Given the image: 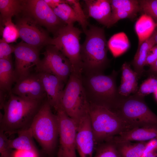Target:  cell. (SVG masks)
<instances>
[{"label":"cell","mask_w":157,"mask_h":157,"mask_svg":"<svg viewBox=\"0 0 157 157\" xmlns=\"http://www.w3.org/2000/svg\"><path fill=\"white\" fill-rule=\"evenodd\" d=\"M0 115V130L11 135L30 128L44 100L26 99L11 92Z\"/></svg>","instance_id":"obj_1"},{"label":"cell","mask_w":157,"mask_h":157,"mask_svg":"<svg viewBox=\"0 0 157 157\" xmlns=\"http://www.w3.org/2000/svg\"><path fill=\"white\" fill-rule=\"evenodd\" d=\"M89 26L84 32L85 40L81 45L82 73H103L108 63V42L104 30L94 25Z\"/></svg>","instance_id":"obj_2"},{"label":"cell","mask_w":157,"mask_h":157,"mask_svg":"<svg viewBox=\"0 0 157 157\" xmlns=\"http://www.w3.org/2000/svg\"><path fill=\"white\" fill-rule=\"evenodd\" d=\"M46 98L35 115L30 127L32 135L47 157H52L59 137V124L56 114Z\"/></svg>","instance_id":"obj_3"},{"label":"cell","mask_w":157,"mask_h":157,"mask_svg":"<svg viewBox=\"0 0 157 157\" xmlns=\"http://www.w3.org/2000/svg\"><path fill=\"white\" fill-rule=\"evenodd\" d=\"M116 73L106 75L103 73H82L81 80L90 104L112 109L120 97L116 83Z\"/></svg>","instance_id":"obj_4"},{"label":"cell","mask_w":157,"mask_h":157,"mask_svg":"<svg viewBox=\"0 0 157 157\" xmlns=\"http://www.w3.org/2000/svg\"><path fill=\"white\" fill-rule=\"evenodd\" d=\"M89 104V114L95 144L109 140L135 128L107 108Z\"/></svg>","instance_id":"obj_5"},{"label":"cell","mask_w":157,"mask_h":157,"mask_svg":"<svg viewBox=\"0 0 157 157\" xmlns=\"http://www.w3.org/2000/svg\"><path fill=\"white\" fill-rule=\"evenodd\" d=\"M111 110L135 127L157 125V116L149 108L143 97L136 95L120 98Z\"/></svg>","instance_id":"obj_6"},{"label":"cell","mask_w":157,"mask_h":157,"mask_svg":"<svg viewBox=\"0 0 157 157\" xmlns=\"http://www.w3.org/2000/svg\"><path fill=\"white\" fill-rule=\"evenodd\" d=\"M60 106L76 123L89 113V103L82 84L81 76L71 73L63 91Z\"/></svg>","instance_id":"obj_7"},{"label":"cell","mask_w":157,"mask_h":157,"mask_svg":"<svg viewBox=\"0 0 157 157\" xmlns=\"http://www.w3.org/2000/svg\"><path fill=\"white\" fill-rule=\"evenodd\" d=\"M82 33L74 24L66 25L60 28L53 38H50L47 42V45L55 46L69 60L72 66V73L80 76L82 65L79 40Z\"/></svg>","instance_id":"obj_8"},{"label":"cell","mask_w":157,"mask_h":157,"mask_svg":"<svg viewBox=\"0 0 157 157\" xmlns=\"http://www.w3.org/2000/svg\"><path fill=\"white\" fill-rule=\"evenodd\" d=\"M43 54L44 58L35 67L36 72L53 74L66 83L72 71L69 60L55 46L51 45L47 46Z\"/></svg>","instance_id":"obj_9"},{"label":"cell","mask_w":157,"mask_h":157,"mask_svg":"<svg viewBox=\"0 0 157 157\" xmlns=\"http://www.w3.org/2000/svg\"><path fill=\"white\" fill-rule=\"evenodd\" d=\"M22 12L45 27L54 35L60 28L67 25L56 15L44 0H23Z\"/></svg>","instance_id":"obj_10"},{"label":"cell","mask_w":157,"mask_h":157,"mask_svg":"<svg viewBox=\"0 0 157 157\" xmlns=\"http://www.w3.org/2000/svg\"><path fill=\"white\" fill-rule=\"evenodd\" d=\"M59 124V146L57 157H77V125L60 106L56 110Z\"/></svg>","instance_id":"obj_11"},{"label":"cell","mask_w":157,"mask_h":157,"mask_svg":"<svg viewBox=\"0 0 157 157\" xmlns=\"http://www.w3.org/2000/svg\"><path fill=\"white\" fill-rule=\"evenodd\" d=\"M16 16V25L19 37L25 43L40 49L47 45L50 38L47 32L36 21L27 15L21 12Z\"/></svg>","instance_id":"obj_12"},{"label":"cell","mask_w":157,"mask_h":157,"mask_svg":"<svg viewBox=\"0 0 157 157\" xmlns=\"http://www.w3.org/2000/svg\"><path fill=\"white\" fill-rule=\"evenodd\" d=\"M15 47L14 69L17 82L29 76L32 68L38 64L40 49L23 41Z\"/></svg>","instance_id":"obj_13"},{"label":"cell","mask_w":157,"mask_h":157,"mask_svg":"<svg viewBox=\"0 0 157 157\" xmlns=\"http://www.w3.org/2000/svg\"><path fill=\"white\" fill-rule=\"evenodd\" d=\"M11 92L21 97L28 99L44 100L46 93L37 73L17 81Z\"/></svg>","instance_id":"obj_14"},{"label":"cell","mask_w":157,"mask_h":157,"mask_svg":"<svg viewBox=\"0 0 157 157\" xmlns=\"http://www.w3.org/2000/svg\"><path fill=\"white\" fill-rule=\"evenodd\" d=\"M76 145L79 157H92L95 143L89 114L77 124Z\"/></svg>","instance_id":"obj_15"},{"label":"cell","mask_w":157,"mask_h":157,"mask_svg":"<svg viewBox=\"0 0 157 157\" xmlns=\"http://www.w3.org/2000/svg\"><path fill=\"white\" fill-rule=\"evenodd\" d=\"M46 94V99L56 110L60 106L61 96L65 83L59 77L52 74L37 73Z\"/></svg>","instance_id":"obj_16"},{"label":"cell","mask_w":157,"mask_h":157,"mask_svg":"<svg viewBox=\"0 0 157 157\" xmlns=\"http://www.w3.org/2000/svg\"><path fill=\"white\" fill-rule=\"evenodd\" d=\"M87 17H91L100 24L109 27L112 14L110 0H84Z\"/></svg>","instance_id":"obj_17"},{"label":"cell","mask_w":157,"mask_h":157,"mask_svg":"<svg viewBox=\"0 0 157 157\" xmlns=\"http://www.w3.org/2000/svg\"><path fill=\"white\" fill-rule=\"evenodd\" d=\"M157 139V125L138 127L123 132L113 137L112 139L118 142L124 141H147Z\"/></svg>","instance_id":"obj_18"},{"label":"cell","mask_w":157,"mask_h":157,"mask_svg":"<svg viewBox=\"0 0 157 157\" xmlns=\"http://www.w3.org/2000/svg\"><path fill=\"white\" fill-rule=\"evenodd\" d=\"M121 70V81L118 91L119 95L126 97L131 94L137 92L138 88V81L139 77L126 62L122 65Z\"/></svg>","instance_id":"obj_19"},{"label":"cell","mask_w":157,"mask_h":157,"mask_svg":"<svg viewBox=\"0 0 157 157\" xmlns=\"http://www.w3.org/2000/svg\"><path fill=\"white\" fill-rule=\"evenodd\" d=\"M17 81L11 59H0V89L4 93L11 92L12 87Z\"/></svg>","instance_id":"obj_20"},{"label":"cell","mask_w":157,"mask_h":157,"mask_svg":"<svg viewBox=\"0 0 157 157\" xmlns=\"http://www.w3.org/2000/svg\"><path fill=\"white\" fill-rule=\"evenodd\" d=\"M157 26V23L149 16L143 14L139 17L135 25L138 39V47L151 36Z\"/></svg>","instance_id":"obj_21"},{"label":"cell","mask_w":157,"mask_h":157,"mask_svg":"<svg viewBox=\"0 0 157 157\" xmlns=\"http://www.w3.org/2000/svg\"><path fill=\"white\" fill-rule=\"evenodd\" d=\"M147 142L134 143L131 141L115 142L119 157H142Z\"/></svg>","instance_id":"obj_22"},{"label":"cell","mask_w":157,"mask_h":157,"mask_svg":"<svg viewBox=\"0 0 157 157\" xmlns=\"http://www.w3.org/2000/svg\"><path fill=\"white\" fill-rule=\"evenodd\" d=\"M17 137L13 140L9 139V144L12 149L17 150H38L34 141V138L30 128L17 133Z\"/></svg>","instance_id":"obj_23"},{"label":"cell","mask_w":157,"mask_h":157,"mask_svg":"<svg viewBox=\"0 0 157 157\" xmlns=\"http://www.w3.org/2000/svg\"><path fill=\"white\" fill-rule=\"evenodd\" d=\"M155 45L150 37L138 48L133 61L132 65L134 71L138 74L139 77L142 75L144 71V67L146 65L149 51Z\"/></svg>","instance_id":"obj_24"},{"label":"cell","mask_w":157,"mask_h":157,"mask_svg":"<svg viewBox=\"0 0 157 157\" xmlns=\"http://www.w3.org/2000/svg\"><path fill=\"white\" fill-rule=\"evenodd\" d=\"M130 45L128 37L123 32L114 34L108 42V49L115 57L125 52L129 48Z\"/></svg>","instance_id":"obj_25"},{"label":"cell","mask_w":157,"mask_h":157,"mask_svg":"<svg viewBox=\"0 0 157 157\" xmlns=\"http://www.w3.org/2000/svg\"><path fill=\"white\" fill-rule=\"evenodd\" d=\"M23 0H0V20L12 18L20 13Z\"/></svg>","instance_id":"obj_26"},{"label":"cell","mask_w":157,"mask_h":157,"mask_svg":"<svg viewBox=\"0 0 157 157\" xmlns=\"http://www.w3.org/2000/svg\"><path fill=\"white\" fill-rule=\"evenodd\" d=\"M2 39L8 43L15 42L19 37L18 29L12 21V18L0 20Z\"/></svg>","instance_id":"obj_27"},{"label":"cell","mask_w":157,"mask_h":157,"mask_svg":"<svg viewBox=\"0 0 157 157\" xmlns=\"http://www.w3.org/2000/svg\"><path fill=\"white\" fill-rule=\"evenodd\" d=\"M52 9L56 15L67 25L74 24L75 22H78L74 12L66 2L60 4Z\"/></svg>","instance_id":"obj_28"},{"label":"cell","mask_w":157,"mask_h":157,"mask_svg":"<svg viewBox=\"0 0 157 157\" xmlns=\"http://www.w3.org/2000/svg\"><path fill=\"white\" fill-rule=\"evenodd\" d=\"M94 157H119L116 143L112 138L97 144Z\"/></svg>","instance_id":"obj_29"},{"label":"cell","mask_w":157,"mask_h":157,"mask_svg":"<svg viewBox=\"0 0 157 157\" xmlns=\"http://www.w3.org/2000/svg\"><path fill=\"white\" fill-rule=\"evenodd\" d=\"M112 10H120L130 13L135 15L140 11L138 0H110Z\"/></svg>","instance_id":"obj_30"},{"label":"cell","mask_w":157,"mask_h":157,"mask_svg":"<svg viewBox=\"0 0 157 157\" xmlns=\"http://www.w3.org/2000/svg\"><path fill=\"white\" fill-rule=\"evenodd\" d=\"M73 9L78 19V22L81 25L85 32L88 29L87 27L89 25L87 21L86 15H85L81 7L79 1L78 0H65Z\"/></svg>","instance_id":"obj_31"},{"label":"cell","mask_w":157,"mask_h":157,"mask_svg":"<svg viewBox=\"0 0 157 157\" xmlns=\"http://www.w3.org/2000/svg\"><path fill=\"white\" fill-rule=\"evenodd\" d=\"M157 91V78L152 76L145 80L141 85L135 95L143 97Z\"/></svg>","instance_id":"obj_32"},{"label":"cell","mask_w":157,"mask_h":157,"mask_svg":"<svg viewBox=\"0 0 157 157\" xmlns=\"http://www.w3.org/2000/svg\"><path fill=\"white\" fill-rule=\"evenodd\" d=\"M138 1L140 11L150 16L157 23V0Z\"/></svg>","instance_id":"obj_33"},{"label":"cell","mask_w":157,"mask_h":157,"mask_svg":"<svg viewBox=\"0 0 157 157\" xmlns=\"http://www.w3.org/2000/svg\"><path fill=\"white\" fill-rule=\"evenodd\" d=\"M9 140L6 134L0 130V157H11L13 149L9 146Z\"/></svg>","instance_id":"obj_34"},{"label":"cell","mask_w":157,"mask_h":157,"mask_svg":"<svg viewBox=\"0 0 157 157\" xmlns=\"http://www.w3.org/2000/svg\"><path fill=\"white\" fill-rule=\"evenodd\" d=\"M15 47L9 44L3 39H0V59H11Z\"/></svg>","instance_id":"obj_35"},{"label":"cell","mask_w":157,"mask_h":157,"mask_svg":"<svg viewBox=\"0 0 157 157\" xmlns=\"http://www.w3.org/2000/svg\"><path fill=\"white\" fill-rule=\"evenodd\" d=\"M134 15H135L133 14L120 10H112L109 27L115 24L120 20L126 18H130Z\"/></svg>","instance_id":"obj_36"},{"label":"cell","mask_w":157,"mask_h":157,"mask_svg":"<svg viewBox=\"0 0 157 157\" xmlns=\"http://www.w3.org/2000/svg\"><path fill=\"white\" fill-rule=\"evenodd\" d=\"M157 60V44L155 45L149 51L146 62V65H152Z\"/></svg>","instance_id":"obj_37"},{"label":"cell","mask_w":157,"mask_h":157,"mask_svg":"<svg viewBox=\"0 0 157 157\" xmlns=\"http://www.w3.org/2000/svg\"><path fill=\"white\" fill-rule=\"evenodd\" d=\"M157 150V139L154 138L147 142L144 152L142 157H147L150 152Z\"/></svg>","instance_id":"obj_38"},{"label":"cell","mask_w":157,"mask_h":157,"mask_svg":"<svg viewBox=\"0 0 157 157\" xmlns=\"http://www.w3.org/2000/svg\"><path fill=\"white\" fill-rule=\"evenodd\" d=\"M46 3L52 9L57 6L60 4L65 2V0H44Z\"/></svg>","instance_id":"obj_39"},{"label":"cell","mask_w":157,"mask_h":157,"mask_svg":"<svg viewBox=\"0 0 157 157\" xmlns=\"http://www.w3.org/2000/svg\"><path fill=\"white\" fill-rule=\"evenodd\" d=\"M149 71L153 75L157 76V60L154 64L150 66Z\"/></svg>","instance_id":"obj_40"},{"label":"cell","mask_w":157,"mask_h":157,"mask_svg":"<svg viewBox=\"0 0 157 157\" xmlns=\"http://www.w3.org/2000/svg\"><path fill=\"white\" fill-rule=\"evenodd\" d=\"M151 37L153 40L155 45L157 44V26Z\"/></svg>","instance_id":"obj_41"},{"label":"cell","mask_w":157,"mask_h":157,"mask_svg":"<svg viewBox=\"0 0 157 157\" xmlns=\"http://www.w3.org/2000/svg\"><path fill=\"white\" fill-rule=\"evenodd\" d=\"M147 157H157V150L150 152L147 155Z\"/></svg>","instance_id":"obj_42"},{"label":"cell","mask_w":157,"mask_h":157,"mask_svg":"<svg viewBox=\"0 0 157 157\" xmlns=\"http://www.w3.org/2000/svg\"><path fill=\"white\" fill-rule=\"evenodd\" d=\"M155 97L156 99L157 100V91L154 93Z\"/></svg>","instance_id":"obj_43"}]
</instances>
